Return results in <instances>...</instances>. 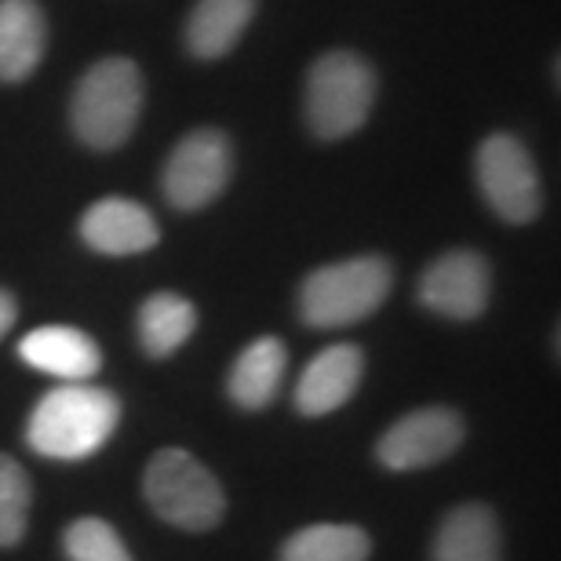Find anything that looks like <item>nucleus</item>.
<instances>
[{"label":"nucleus","mask_w":561,"mask_h":561,"mask_svg":"<svg viewBox=\"0 0 561 561\" xmlns=\"http://www.w3.org/2000/svg\"><path fill=\"white\" fill-rule=\"evenodd\" d=\"M416 296L426 310L448 321H474L492 296V266L474 249H453L426 266Z\"/></svg>","instance_id":"6e6552de"},{"label":"nucleus","mask_w":561,"mask_h":561,"mask_svg":"<svg viewBox=\"0 0 561 561\" xmlns=\"http://www.w3.org/2000/svg\"><path fill=\"white\" fill-rule=\"evenodd\" d=\"M394 288V266L383 255H354L302 277L299 318L310 329H346L383 307Z\"/></svg>","instance_id":"7ed1b4c3"},{"label":"nucleus","mask_w":561,"mask_h":561,"mask_svg":"<svg viewBox=\"0 0 561 561\" xmlns=\"http://www.w3.org/2000/svg\"><path fill=\"white\" fill-rule=\"evenodd\" d=\"M255 8L260 0H197L183 26L186 51L201 62L227 59L252 26Z\"/></svg>","instance_id":"ddd939ff"},{"label":"nucleus","mask_w":561,"mask_h":561,"mask_svg":"<svg viewBox=\"0 0 561 561\" xmlns=\"http://www.w3.org/2000/svg\"><path fill=\"white\" fill-rule=\"evenodd\" d=\"M474 175L478 190L485 197V205L496 211L511 227H525L540 216L543 208V190L540 172H536L533 153L525 150V142L511 131H496V136L481 139L474 157Z\"/></svg>","instance_id":"423d86ee"},{"label":"nucleus","mask_w":561,"mask_h":561,"mask_svg":"<svg viewBox=\"0 0 561 561\" xmlns=\"http://www.w3.org/2000/svg\"><path fill=\"white\" fill-rule=\"evenodd\" d=\"M463 445V420L448 405L412 409L379 437L376 459L387 470H423L442 463Z\"/></svg>","instance_id":"1a4fd4ad"},{"label":"nucleus","mask_w":561,"mask_h":561,"mask_svg":"<svg viewBox=\"0 0 561 561\" xmlns=\"http://www.w3.org/2000/svg\"><path fill=\"white\" fill-rule=\"evenodd\" d=\"M15 318H19V302H15V296H11L8 288H0V340L11 332V324H15Z\"/></svg>","instance_id":"412c9836"},{"label":"nucleus","mask_w":561,"mask_h":561,"mask_svg":"<svg viewBox=\"0 0 561 561\" xmlns=\"http://www.w3.org/2000/svg\"><path fill=\"white\" fill-rule=\"evenodd\" d=\"M66 558L70 561H131L125 540L103 518H77L66 525L62 536Z\"/></svg>","instance_id":"aec40b11"},{"label":"nucleus","mask_w":561,"mask_h":561,"mask_svg":"<svg viewBox=\"0 0 561 561\" xmlns=\"http://www.w3.org/2000/svg\"><path fill=\"white\" fill-rule=\"evenodd\" d=\"M365 376V354L357 343H335L313 357L302 368L296 383V409L302 416H329V412L343 409L362 387Z\"/></svg>","instance_id":"9d476101"},{"label":"nucleus","mask_w":561,"mask_h":561,"mask_svg":"<svg viewBox=\"0 0 561 561\" xmlns=\"http://www.w3.org/2000/svg\"><path fill=\"white\" fill-rule=\"evenodd\" d=\"M142 492L153 514L183 533H208L227 514L219 478L183 448H161L142 474Z\"/></svg>","instance_id":"39448f33"},{"label":"nucleus","mask_w":561,"mask_h":561,"mask_svg":"<svg viewBox=\"0 0 561 561\" xmlns=\"http://www.w3.org/2000/svg\"><path fill=\"white\" fill-rule=\"evenodd\" d=\"M121 423V401L103 387H51L26 420V445L44 459H84L99 453Z\"/></svg>","instance_id":"f257e3e1"},{"label":"nucleus","mask_w":561,"mask_h":561,"mask_svg":"<svg viewBox=\"0 0 561 561\" xmlns=\"http://www.w3.org/2000/svg\"><path fill=\"white\" fill-rule=\"evenodd\" d=\"M19 357L62 383H88L103 368V351L88 332L70 324H44L19 343Z\"/></svg>","instance_id":"f8f14e48"},{"label":"nucleus","mask_w":561,"mask_h":561,"mask_svg":"<svg viewBox=\"0 0 561 561\" xmlns=\"http://www.w3.org/2000/svg\"><path fill=\"white\" fill-rule=\"evenodd\" d=\"M376 70L357 51L335 48L313 59L307 70V92H302V114L318 139L335 142L365 128L376 106Z\"/></svg>","instance_id":"20e7f679"},{"label":"nucleus","mask_w":561,"mask_h":561,"mask_svg":"<svg viewBox=\"0 0 561 561\" xmlns=\"http://www.w3.org/2000/svg\"><path fill=\"white\" fill-rule=\"evenodd\" d=\"M146 103L142 70L128 55H106L77 81L70 95V128L92 150L106 153L131 139Z\"/></svg>","instance_id":"f03ea898"},{"label":"nucleus","mask_w":561,"mask_h":561,"mask_svg":"<svg viewBox=\"0 0 561 561\" xmlns=\"http://www.w3.org/2000/svg\"><path fill=\"white\" fill-rule=\"evenodd\" d=\"M288 351L277 335H260L249 343L233 362L227 376V394L244 412H263L277 398L280 383H285Z\"/></svg>","instance_id":"dca6fc26"},{"label":"nucleus","mask_w":561,"mask_h":561,"mask_svg":"<svg viewBox=\"0 0 561 561\" xmlns=\"http://www.w3.org/2000/svg\"><path fill=\"white\" fill-rule=\"evenodd\" d=\"M81 238L99 255H139L161 241V227L139 201L103 197L81 216Z\"/></svg>","instance_id":"9b49d317"},{"label":"nucleus","mask_w":561,"mask_h":561,"mask_svg":"<svg viewBox=\"0 0 561 561\" xmlns=\"http://www.w3.org/2000/svg\"><path fill=\"white\" fill-rule=\"evenodd\" d=\"M197 329V307L179 291H153L139 307V343L150 357H168Z\"/></svg>","instance_id":"f3484780"},{"label":"nucleus","mask_w":561,"mask_h":561,"mask_svg":"<svg viewBox=\"0 0 561 561\" xmlns=\"http://www.w3.org/2000/svg\"><path fill=\"white\" fill-rule=\"evenodd\" d=\"M33 485L19 459L0 453V547H15L26 536Z\"/></svg>","instance_id":"6ab92c4d"},{"label":"nucleus","mask_w":561,"mask_h":561,"mask_svg":"<svg viewBox=\"0 0 561 561\" xmlns=\"http://www.w3.org/2000/svg\"><path fill=\"white\" fill-rule=\"evenodd\" d=\"M500 522L485 503H459L442 518L431 561H500Z\"/></svg>","instance_id":"2eb2a0df"},{"label":"nucleus","mask_w":561,"mask_h":561,"mask_svg":"<svg viewBox=\"0 0 561 561\" xmlns=\"http://www.w3.org/2000/svg\"><path fill=\"white\" fill-rule=\"evenodd\" d=\"M48 48V19L37 0H0V81L19 84Z\"/></svg>","instance_id":"4468645a"},{"label":"nucleus","mask_w":561,"mask_h":561,"mask_svg":"<svg viewBox=\"0 0 561 561\" xmlns=\"http://www.w3.org/2000/svg\"><path fill=\"white\" fill-rule=\"evenodd\" d=\"M233 175V142L219 128H197L175 142L168 153L161 190L168 205L179 211H201L230 186Z\"/></svg>","instance_id":"0eeeda50"},{"label":"nucleus","mask_w":561,"mask_h":561,"mask_svg":"<svg viewBox=\"0 0 561 561\" xmlns=\"http://www.w3.org/2000/svg\"><path fill=\"white\" fill-rule=\"evenodd\" d=\"M373 540L357 525H302L280 547V561H368Z\"/></svg>","instance_id":"a211bd4d"}]
</instances>
